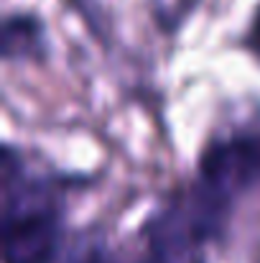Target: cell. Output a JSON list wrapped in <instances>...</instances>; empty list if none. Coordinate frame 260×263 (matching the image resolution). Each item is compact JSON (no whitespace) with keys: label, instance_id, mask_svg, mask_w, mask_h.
<instances>
[{"label":"cell","instance_id":"6da1fadb","mask_svg":"<svg viewBox=\"0 0 260 263\" xmlns=\"http://www.w3.org/2000/svg\"><path fill=\"white\" fill-rule=\"evenodd\" d=\"M260 194V110L217 125L191 172L171 184L135 228L138 263H214L240 207Z\"/></svg>","mask_w":260,"mask_h":263},{"label":"cell","instance_id":"7a4b0ae2","mask_svg":"<svg viewBox=\"0 0 260 263\" xmlns=\"http://www.w3.org/2000/svg\"><path fill=\"white\" fill-rule=\"evenodd\" d=\"M97 174L41 161L23 143L0 146L3 263H62L72 243V202L97 186Z\"/></svg>","mask_w":260,"mask_h":263},{"label":"cell","instance_id":"3957f363","mask_svg":"<svg viewBox=\"0 0 260 263\" xmlns=\"http://www.w3.org/2000/svg\"><path fill=\"white\" fill-rule=\"evenodd\" d=\"M0 59L3 64H46L51 59V33L44 15L18 8L8 10L0 23Z\"/></svg>","mask_w":260,"mask_h":263},{"label":"cell","instance_id":"277c9868","mask_svg":"<svg viewBox=\"0 0 260 263\" xmlns=\"http://www.w3.org/2000/svg\"><path fill=\"white\" fill-rule=\"evenodd\" d=\"M62 263H138L135 251L112 243L107 235H82L69 243Z\"/></svg>","mask_w":260,"mask_h":263},{"label":"cell","instance_id":"5b68a950","mask_svg":"<svg viewBox=\"0 0 260 263\" xmlns=\"http://www.w3.org/2000/svg\"><path fill=\"white\" fill-rule=\"evenodd\" d=\"M243 49L250 54V59H255L260 64V10L255 13L250 28L245 31V39H243Z\"/></svg>","mask_w":260,"mask_h":263}]
</instances>
